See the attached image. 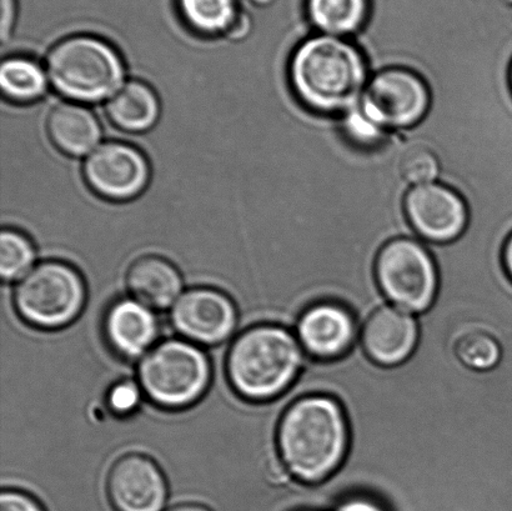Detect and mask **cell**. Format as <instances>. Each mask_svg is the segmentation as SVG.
<instances>
[{
    "label": "cell",
    "instance_id": "cell-1",
    "mask_svg": "<svg viewBox=\"0 0 512 511\" xmlns=\"http://www.w3.org/2000/svg\"><path fill=\"white\" fill-rule=\"evenodd\" d=\"M276 448L296 482H328L344 467L351 449V427L343 403L324 393L295 398L276 424Z\"/></svg>",
    "mask_w": 512,
    "mask_h": 511
},
{
    "label": "cell",
    "instance_id": "cell-2",
    "mask_svg": "<svg viewBox=\"0 0 512 511\" xmlns=\"http://www.w3.org/2000/svg\"><path fill=\"white\" fill-rule=\"evenodd\" d=\"M368 60L353 40L315 33L289 59L291 90L311 112L341 117L359 107L371 79Z\"/></svg>",
    "mask_w": 512,
    "mask_h": 511
},
{
    "label": "cell",
    "instance_id": "cell-3",
    "mask_svg": "<svg viewBox=\"0 0 512 511\" xmlns=\"http://www.w3.org/2000/svg\"><path fill=\"white\" fill-rule=\"evenodd\" d=\"M306 357L293 329L261 323L244 330L230 347L227 375L240 397L256 404L280 400L298 383Z\"/></svg>",
    "mask_w": 512,
    "mask_h": 511
},
{
    "label": "cell",
    "instance_id": "cell-4",
    "mask_svg": "<svg viewBox=\"0 0 512 511\" xmlns=\"http://www.w3.org/2000/svg\"><path fill=\"white\" fill-rule=\"evenodd\" d=\"M49 83L70 102L94 104L110 99L123 85L125 67L107 40L74 35L60 40L45 60Z\"/></svg>",
    "mask_w": 512,
    "mask_h": 511
},
{
    "label": "cell",
    "instance_id": "cell-5",
    "mask_svg": "<svg viewBox=\"0 0 512 511\" xmlns=\"http://www.w3.org/2000/svg\"><path fill=\"white\" fill-rule=\"evenodd\" d=\"M139 384L145 397L159 408L182 410L192 407L207 393L212 382L208 355L185 339L155 344L140 359Z\"/></svg>",
    "mask_w": 512,
    "mask_h": 511
},
{
    "label": "cell",
    "instance_id": "cell-6",
    "mask_svg": "<svg viewBox=\"0 0 512 511\" xmlns=\"http://www.w3.org/2000/svg\"><path fill=\"white\" fill-rule=\"evenodd\" d=\"M375 277L386 303L423 315L438 298L440 273L428 243L418 237L391 240L380 250Z\"/></svg>",
    "mask_w": 512,
    "mask_h": 511
},
{
    "label": "cell",
    "instance_id": "cell-7",
    "mask_svg": "<svg viewBox=\"0 0 512 511\" xmlns=\"http://www.w3.org/2000/svg\"><path fill=\"white\" fill-rule=\"evenodd\" d=\"M14 307L32 327L58 330L82 313L87 288L77 269L58 260L43 262L20 279L14 289Z\"/></svg>",
    "mask_w": 512,
    "mask_h": 511
},
{
    "label": "cell",
    "instance_id": "cell-8",
    "mask_svg": "<svg viewBox=\"0 0 512 511\" xmlns=\"http://www.w3.org/2000/svg\"><path fill=\"white\" fill-rule=\"evenodd\" d=\"M360 108L386 132H404L423 122L431 108V92L420 74L390 67L371 75Z\"/></svg>",
    "mask_w": 512,
    "mask_h": 511
},
{
    "label": "cell",
    "instance_id": "cell-9",
    "mask_svg": "<svg viewBox=\"0 0 512 511\" xmlns=\"http://www.w3.org/2000/svg\"><path fill=\"white\" fill-rule=\"evenodd\" d=\"M361 324L348 305L338 300H320L303 310L294 332L308 359L333 363L359 344Z\"/></svg>",
    "mask_w": 512,
    "mask_h": 511
},
{
    "label": "cell",
    "instance_id": "cell-10",
    "mask_svg": "<svg viewBox=\"0 0 512 511\" xmlns=\"http://www.w3.org/2000/svg\"><path fill=\"white\" fill-rule=\"evenodd\" d=\"M85 183L98 197L110 202H129L148 187L150 165L133 145L122 142L100 144L85 159Z\"/></svg>",
    "mask_w": 512,
    "mask_h": 511
},
{
    "label": "cell",
    "instance_id": "cell-11",
    "mask_svg": "<svg viewBox=\"0 0 512 511\" xmlns=\"http://www.w3.org/2000/svg\"><path fill=\"white\" fill-rule=\"evenodd\" d=\"M405 212L416 237L429 244L453 243L469 224L465 199L440 182L411 188L406 194Z\"/></svg>",
    "mask_w": 512,
    "mask_h": 511
},
{
    "label": "cell",
    "instance_id": "cell-12",
    "mask_svg": "<svg viewBox=\"0 0 512 511\" xmlns=\"http://www.w3.org/2000/svg\"><path fill=\"white\" fill-rule=\"evenodd\" d=\"M170 319L183 339L210 347L232 337L238 312L233 300L220 290L193 288L174 304Z\"/></svg>",
    "mask_w": 512,
    "mask_h": 511
},
{
    "label": "cell",
    "instance_id": "cell-13",
    "mask_svg": "<svg viewBox=\"0 0 512 511\" xmlns=\"http://www.w3.org/2000/svg\"><path fill=\"white\" fill-rule=\"evenodd\" d=\"M420 337L418 315L386 303L361 324L359 343L371 362L383 368H396L413 358Z\"/></svg>",
    "mask_w": 512,
    "mask_h": 511
},
{
    "label": "cell",
    "instance_id": "cell-14",
    "mask_svg": "<svg viewBox=\"0 0 512 511\" xmlns=\"http://www.w3.org/2000/svg\"><path fill=\"white\" fill-rule=\"evenodd\" d=\"M107 490L115 511H163L168 500L163 470L143 454L118 459L110 469Z\"/></svg>",
    "mask_w": 512,
    "mask_h": 511
},
{
    "label": "cell",
    "instance_id": "cell-15",
    "mask_svg": "<svg viewBox=\"0 0 512 511\" xmlns=\"http://www.w3.org/2000/svg\"><path fill=\"white\" fill-rule=\"evenodd\" d=\"M103 325L109 347L128 360L142 359L159 335L154 310L133 298L119 299L110 305Z\"/></svg>",
    "mask_w": 512,
    "mask_h": 511
},
{
    "label": "cell",
    "instance_id": "cell-16",
    "mask_svg": "<svg viewBox=\"0 0 512 511\" xmlns=\"http://www.w3.org/2000/svg\"><path fill=\"white\" fill-rule=\"evenodd\" d=\"M127 287L132 298L153 310L173 308L183 294V278L168 259L145 255L130 265Z\"/></svg>",
    "mask_w": 512,
    "mask_h": 511
},
{
    "label": "cell",
    "instance_id": "cell-17",
    "mask_svg": "<svg viewBox=\"0 0 512 511\" xmlns=\"http://www.w3.org/2000/svg\"><path fill=\"white\" fill-rule=\"evenodd\" d=\"M47 132L54 147L68 157L82 158L99 147L102 125L83 104L60 103L50 112Z\"/></svg>",
    "mask_w": 512,
    "mask_h": 511
},
{
    "label": "cell",
    "instance_id": "cell-18",
    "mask_svg": "<svg viewBox=\"0 0 512 511\" xmlns=\"http://www.w3.org/2000/svg\"><path fill=\"white\" fill-rule=\"evenodd\" d=\"M105 113L114 127L123 132L139 134L155 127L162 107L150 85L140 80H130L108 100Z\"/></svg>",
    "mask_w": 512,
    "mask_h": 511
},
{
    "label": "cell",
    "instance_id": "cell-19",
    "mask_svg": "<svg viewBox=\"0 0 512 511\" xmlns=\"http://www.w3.org/2000/svg\"><path fill=\"white\" fill-rule=\"evenodd\" d=\"M309 22L315 33L353 39L369 18V0H308Z\"/></svg>",
    "mask_w": 512,
    "mask_h": 511
},
{
    "label": "cell",
    "instance_id": "cell-20",
    "mask_svg": "<svg viewBox=\"0 0 512 511\" xmlns=\"http://www.w3.org/2000/svg\"><path fill=\"white\" fill-rule=\"evenodd\" d=\"M47 70L37 60L14 55L3 60L0 68V88L9 102L30 104L47 93Z\"/></svg>",
    "mask_w": 512,
    "mask_h": 511
},
{
    "label": "cell",
    "instance_id": "cell-21",
    "mask_svg": "<svg viewBox=\"0 0 512 511\" xmlns=\"http://www.w3.org/2000/svg\"><path fill=\"white\" fill-rule=\"evenodd\" d=\"M180 15L193 32L202 35L227 33L237 18V0H178Z\"/></svg>",
    "mask_w": 512,
    "mask_h": 511
},
{
    "label": "cell",
    "instance_id": "cell-22",
    "mask_svg": "<svg viewBox=\"0 0 512 511\" xmlns=\"http://www.w3.org/2000/svg\"><path fill=\"white\" fill-rule=\"evenodd\" d=\"M409 142L400 157V174L414 187L439 182L441 163L438 154L424 142L418 125L409 129Z\"/></svg>",
    "mask_w": 512,
    "mask_h": 511
},
{
    "label": "cell",
    "instance_id": "cell-23",
    "mask_svg": "<svg viewBox=\"0 0 512 511\" xmlns=\"http://www.w3.org/2000/svg\"><path fill=\"white\" fill-rule=\"evenodd\" d=\"M37 253L27 235L5 228L0 235V275L4 282L23 279L35 265Z\"/></svg>",
    "mask_w": 512,
    "mask_h": 511
},
{
    "label": "cell",
    "instance_id": "cell-24",
    "mask_svg": "<svg viewBox=\"0 0 512 511\" xmlns=\"http://www.w3.org/2000/svg\"><path fill=\"white\" fill-rule=\"evenodd\" d=\"M341 130L350 143L363 149H375L385 143L391 132L379 127L359 107L339 117Z\"/></svg>",
    "mask_w": 512,
    "mask_h": 511
},
{
    "label": "cell",
    "instance_id": "cell-25",
    "mask_svg": "<svg viewBox=\"0 0 512 511\" xmlns=\"http://www.w3.org/2000/svg\"><path fill=\"white\" fill-rule=\"evenodd\" d=\"M144 392L140 384L133 380H122L110 388L107 395V404L110 412L119 417L137 412L142 404Z\"/></svg>",
    "mask_w": 512,
    "mask_h": 511
},
{
    "label": "cell",
    "instance_id": "cell-26",
    "mask_svg": "<svg viewBox=\"0 0 512 511\" xmlns=\"http://www.w3.org/2000/svg\"><path fill=\"white\" fill-rule=\"evenodd\" d=\"M334 511H389L385 498L373 492L346 495L335 505Z\"/></svg>",
    "mask_w": 512,
    "mask_h": 511
},
{
    "label": "cell",
    "instance_id": "cell-27",
    "mask_svg": "<svg viewBox=\"0 0 512 511\" xmlns=\"http://www.w3.org/2000/svg\"><path fill=\"white\" fill-rule=\"evenodd\" d=\"M0 511H45L37 500L19 490H3Z\"/></svg>",
    "mask_w": 512,
    "mask_h": 511
},
{
    "label": "cell",
    "instance_id": "cell-28",
    "mask_svg": "<svg viewBox=\"0 0 512 511\" xmlns=\"http://www.w3.org/2000/svg\"><path fill=\"white\" fill-rule=\"evenodd\" d=\"M17 22V0H2V25H0V34L2 42L9 40Z\"/></svg>",
    "mask_w": 512,
    "mask_h": 511
},
{
    "label": "cell",
    "instance_id": "cell-29",
    "mask_svg": "<svg viewBox=\"0 0 512 511\" xmlns=\"http://www.w3.org/2000/svg\"><path fill=\"white\" fill-rule=\"evenodd\" d=\"M252 29V18H250L248 13L242 12V10H240L237 18L234 19V22L232 25H230L225 35H227V37L232 40H243L248 37L250 32H252Z\"/></svg>",
    "mask_w": 512,
    "mask_h": 511
},
{
    "label": "cell",
    "instance_id": "cell-30",
    "mask_svg": "<svg viewBox=\"0 0 512 511\" xmlns=\"http://www.w3.org/2000/svg\"><path fill=\"white\" fill-rule=\"evenodd\" d=\"M503 263L506 273H508L509 277L512 280V234L510 235L508 240H506V243L504 245Z\"/></svg>",
    "mask_w": 512,
    "mask_h": 511
},
{
    "label": "cell",
    "instance_id": "cell-31",
    "mask_svg": "<svg viewBox=\"0 0 512 511\" xmlns=\"http://www.w3.org/2000/svg\"><path fill=\"white\" fill-rule=\"evenodd\" d=\"M167 511H212L204 505L194 504V503H185L175 505V507L168 509Z\"/></svg>",
    "mask_w": 512,
    "mask_h": 511
},
{
    "label": "cell",
    "instance_id": "cell-32",
    "mask_svg": "<svg viewBox=\"0 0 512 511\" xmlns=\"http://www.w3.org/2000/svg\"><path fill=\"white\" fill-rule=\"evenodd\" d=\"M249 2L252 3L256 8L266 9L271 7V5L276 2V0H249Z\"/></svg>",
    "mask_w": 512,
    "mask_h": 511
},
{
    "label": "cell",
    "instance_id": "cell-33",
    "mask_svg": "<svg viewBox=\"0 0 512 511\" xmlns=\"http://www.w3.org/2000/svg\"><path fill=\"white\" fill-rule=\"evenodd\" d=\"M509 82H510V88H511V92H512V62L510 65V70H509Z\"/></svg>",
    "mask_w": 512,
    "mask_h": 511
},
{
    "label": "cell",
    "instance_id": "cell-34",
    "mask_svg": "<svg viewBox=\"0 0 512 511\" xmlns=\"http://www.w3.org/2000/svg\"><path fill=\"white\" fill-rule=\"evenodd\" d=\"M299 511H320L319 509H303V510H299Z\"/></svg>",
    "mask_w": 512,
    "mask_h": 511
},
{
    "label": "cell",
    "instance_id": "cell-35",
    "mask_svg": "<svg viewBox=\"0 0 512 511\" xmlns=\"http://www.w3.org/2000/svg\"><path fill=\"white\" fill-rule=\"evenodd\" d=\"M470 494H474V493H470ZM479 494H493V493H479ZM498 495H500V494H498ZM504 497H505V495H504Z\"/></svg>",
    "mask_w": 512,
    "mask_h": 511
}]
</instances>
